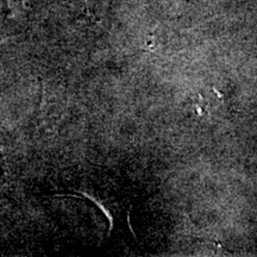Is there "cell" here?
Listing matches in <instances>:
<instances>
[]
</instances>
